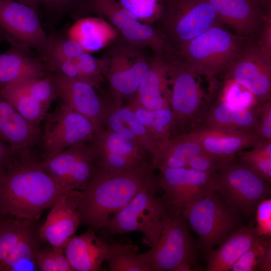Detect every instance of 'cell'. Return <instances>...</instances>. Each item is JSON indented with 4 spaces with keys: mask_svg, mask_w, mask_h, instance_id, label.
I'll use <instances>...</instances> for the list:
<instances>
[{
    "mask_svg": "<svg viewBox=\"0 0 271 271\" xmlns=\"http://www.w3.org/2000/svg\"><path fill=\"white\" fill-rule=\"evenodd\" d=\"M16 152L6 142L0 138V179L12 161Z\"/></svg>",
    "mask_w": 271,
    "mask_h": 271,
    "instance_id": "cell-46",
    "label": "cell"
},
{
    "mask_svg": "<svg viewBox=\"0 0 271 271\" xmlns=\"http://www.w3.org/2000/svg\"><path fill=\"white\" fill-rule=\"evenodd\" d=\"M80 74L81 80L99 89L104 78L99 59L85 52L73 59Z\"/></svg>",
    "mask_w": 271,
    "mask_h": 271,
    "instance_id": "cell-40",
    "label": "cell"
},
{
    "mask_svg": "<svg viewBox=\"0 0 271 271\" xmlns=\"http://www.w3.org/2000/svg\"><path fill=\"white\" fill-rule=\"evenodd\" d=\"M256 226L255 228L258 236L270 237L271 235V199L265 198L260 201L256 208Z\"/></svg>",
    "mask_w": 271,
    "mask_h": 271,
    "instance_id": "cell-43",
    "label": "cell"
},
{
    "mask_svg": "<svg viewBox=\"0 0 271 271\" xmlns=\"http://www.w3.org/2000/svg\"><path fill=\"white\" fill-rule=\"evenodd\" d=\"M150 165L120 172L96 166L86 188L81 192L78 205L80 224L88 228H104L112 216L139 192L156 181Z\"/></svg>",
    "mask_w": 271,
    "mask_h": 271,
    "instance_id": "cell-2",
    "label": "cell"
},
{
    "mask_svg": "<svg viewBox=\"0 0 271 271\" xmlns=\"http://www.w3.org/2000/svg\"><path fill=\"white\" fill-rule=\"evenodd\" d=\"M0 40L29 53L35 49L42 55L48 36L41 25L37 10L15 0H0Z\"/></svg>",
    "mask_w": 271,
    "mask_h": 271,
    "instance_id": "cell-14",
    "label": "cell"
},
{
    "mask_svg": "<svg viewBox=\"0 0 271 271\" xmlns=\"http://www.w3.org/2000/svg\"><path fill=\"white\" fill-rule=\"evenodd\" d=\"M13 85L49 108L58 93L51 73L47 76L29 79Z\"/></svg>",
    "mask_w": 271,
    "mask_h": 271,
    "instance_id": "cell-37",
    "label": "cell"
},
{
    "mask_svg": "<svg viewBox=\"0 0 271 271\" xmlns=\"http://www.w3.org/2000/svg\"><path fill=\"white\" fill-rule=\"evenodd\" d=\"M158 187L156 179L115 213L104 228L111 234L140 232L143 243L154 247L160 237L162 219L168 208L164 197H156Z\"/></svg>",
    "mask_w": 271,
    "mask_h": 271,
    "instance_id": "cell-6",
    "label": "cell"
},
{
    "mask_svg": "<svg viewBox=\"0 0 271 271\" xmlns=\"http://www.w3.org/2000/svg\"><path fill=\"white\" fill-rule=\"evenodd\" d=\"M96 157V166L114 172L130 171L150 165L148 153L134 142L102 128L90 142Z\"/></svg>",
    "mask_w": 271,
    "mask_h": 271,
    "instance_id": "cell-17",
    "label": "cell"
},
{
    "mask_svg": "<svg viewBox=\"0 0 271 271\" xmlns=\"http://www.w3.org/2000/svg\"><path fill=\"white\" fill-rule=\"evenodd\" d=\"M206 99L207 107H203L200 119L196 126L256 134L258 103L250 109L235 110L227 106L218 97L213 100L207 96Z\"/></svg>",
    "mask_w": 271,
    "mask_h": 271,
    "instance_id": "cell-25",
    "label": "cell"
},
{
    "mask_svg": "<svg viewBox=\"0 0 271 271\" xmlns=\"http://www.w3.org/2000/svg\"><path fill=\"white\" fill-rule=\"evenodd\" d=\"M13 46L0 54V88L50 73L42 58Z\"/></svg>",
    "mask_w": 271,
    "mask_h": 271,
    "instance_id": "cell-26",
    "label": "cell"
},
{
    "mask_svg": "<svg viewBox=\"0 0 271 271\" xmlns=\"http://www.w3.org/2000/svg\"><path fill=\"white\" fill-rule=\"evenodd\" d=\"M0 96L29 122L39 126L43 121L48 107L13 85L0 88Z\"/></svg>",
    "mask_w": 271,
    "mask_h": 271,
    "instance_id": "cell-32",
    "label": "cell"
},
{
    "mask_svg": "<svg viewBox=\"0 0 271 271\" xmlns=\"http://www.w3.org/2000/svg\"><path fill=\"white\" fill-rule=\"evenodd\" d=\"M234 160L217 157L203 151L188 161L187 168L214 174L223 170Z\"/></svg>",
    "mask_w": 271,
    "mask_h": 271,
    "instance_id": "cell-42",
    "label": "cell"
},
{
    "mask_svg": "<svg viewBox=\"0 0 271 271\" xmlns=\"http://www.w3.org/2000/svg\"><path fill=\"white\" fill-rule=\"evenodd\" d=\"M221 22L235 34L256 40L270 21V2L261 0H208Z\"/></svg>",
    "mask_w": 271,
    "mask_h": 271,
    "instance_id": "cell-19",
    "label": "cell"
},
{
    "mask_svg": "<svg viewBox=\"0 0 271 271\" xmlns=\"http://www.w3.org/2000/svg\"><path fill=\"white\" fill-rule=\"evenodd\" d=\"M78 0H42L43 4L50 10L63 13L76 9Z\"/></svg>",
    "mask_w": 271,
    "mask_h": 271,
    "instance_id": "cell-45",
    "label": "cell"
},
{
    "mask_svg": "<svg viewBox=\"0 0 271 271\" xmlns=\"http://www.w3.org/2000/svg\"><path fill=\"white\" fill-rule=\"evenodd\" d=\"M76 9L80 14L98 15L115 27L124 39L151 49L157 56L165 58L174 51L155 27L140 22L116 0H79Z\"/></svg>",
    "mask_w": 271,
    "mask_h": 271,
    "instance_id": "cell-8",
    "label": "cell"
},
{
    "mask_svg": "<svg viewBox=\"0 0 271 271\" xmlns=\"http://www.w3.org/2000/svg\"><path fill=\"white\" fill-rule=\"evenodd\" d=\"M133 244L115 243L106 259L110 271H152L146 252L138 253Z\"/></svg>",
    "mask_w": 271,
    "mask_h": 271,
    "instance_id": "cell-33",
    "label": "cell"
},
{
    "mask_svg": "<svg viewBox=\"0 0 271 271\" xmlns=\"http://www.w3.org/2000/svg\"><path fill=\"white\" fill-rule=\"evenodd\" d=\"M113 244L104 241L90 228L84 233L72 236L63 248L73 271H97L106 261Z\"/></svg>",
    "mask_w": 271,
    "mask_h": 271,
    "instance_id": "cell-24",
    "label": "cell"
},
{
    "mask_svg": "<svg viewBox=\"0 0 271 271\" xmlns=\"http://www.w3.org/2000/svg\"><path fill=\"white\" fill-rule=\"evenodd\" d=\"M270 56L256 40H249L225 71V80H233L245 87L258 103L271 99Z\"/></svg>",
    "mask_w": 271,
    "mask_h": 271,
    "instance_id": "cell-16",
    "label": "cell"
},
{
    "mask_svg": "<svg viewBox=\"0 0 271 271\" xmlns=\"http://www.w3.org/2000/svg\"><path fill=\"white\" fill-rule=\"evenodd\" d=\"M256 134L271 141V99L258 103V115Z\"/></svg>",
    "mask_w": 271,
    "mask_h": 271,
    "instance_id": "cell-44",
    "label": "cell"
},
{
    "mask_svg": "<svg viewBox=\"0 0 271 271\" xmlns=\"http://www.w3.org/2000/svg\"><path fill=\"white\" fill-rule=\"evenodd\" d=\"M261 1L266 2H270V0H261Z\"/></svg>",
    "mask_w": 271,
    "mask_h": 271,
    "instance_id": "cell-51",
    "label": "cell"
},
{
    "mask_svg": "<svg viewBox=\"0 0 271 271\" xmlns=\"http://www.w3.org/2000/svg\"><path fill=\"white\" fill-rule=\"evenodd\" d=\"M221 23L208 0H163L153 26L175 50Z\"/></svg>",
    "mask_w": 271,
    "mask_h": 271,
    "instance_id": "cell-5",
    "label": "cell"
},
{
    "mask_svg": "<svg viewBox=\"0 0 271 271\" xmlns=\"http://www.w3.org/2000/svg\"><path fill=\"white\" fill-rule=\"evenodd\" d=\"M181 211L206 248L220 244L239 226L238 212L216 191L209 192Z\"/></svg>",
    "mask_w": 271,
    "mask_h": 271,
    "instance_id": "cell-9",
    "label": "cell"
},
{
    "mask_svg": "<svg viewBox=\"0 0 271 271\" xmlns=\"http://www.w3.org/2000/svg\"><path fill=\"white\" fill-rule=\"evenodd\" d=\"M240 160L267 183L271 181V141L261 139L248 151L238 153Z\"/></svg>",
    "mask_w": 271,
    "mask_h": 271,
    "instance_id": "cell-34",
    "label": "cell"
},
{
    "mask_svg": "<svg viewBox=\"0 0 271 271\" xmlns=\"http://www.w3.org/2000/svg\"><path fill=\"white\" fill-rule=\"evenodd\" d=\"M270 243V237L265 239L259 237L257 241L232 265L230 270H257L262 260L266 248Z\"/></svg>",
    "mask_w": 271,
    "mask_h": 271,
    "instance_id": "cell-41",
    "label": "cell"
},
{
    "mask_svg": "<svg viewBox=\"0 0 271 271\" xmlns=\"http://www.w3.org/2000/svg\"><path fill=\"white\" fill-rule=\"evenodd\" d=\"M51 74L63 102L88 118L94 132L105 128L106 103L100 98L95 87L82 81Z\"/></svg>",
    "mask_w": 271,
    "mask_h": 271,
    "instance_id": "cell-21",
    "label": "cell"
},
{
    "mask_svg": "<svg viewBox=\"0 0 271 271\" xmlns=\"http://www.w3.org/2000/svg\"><path fill=\"white\" fill-rule=\"evenodd\" d=\"M145 127L158 147L175 134V121L170 107L151 110L131 104H126Z\"/></svg>",
    "mask_w": 271,
    "mask_h": 271,
    "instance_id": "cell-31",
    "label": "cell"
},
{
    "mask_svg": "<svg viewBox=\"0 0 271 271\" xmlns=\"http://www.w3.org/2000/svg\"><path fill=\"white\" fill-rule=\"evenodd\" d=\"M185 220L181 210L168 205L158 242L146 252L152 271H176L193 263L194 247Z\"/></svg>",
    "mask_w": 271,
    "mask_h": 271,
    "instance_id": "cell-10",
    "label": "cell"
},
{
    "mask_svg": "<svg viewBox=\"0 0 271 271\" xmlns=\"http://www.w3.org/2000/svg\"><path fill=\"white\" fill-rule=\"evenodd\" d=\"M216 191L238 212L249 215L267 198L269 188L264 180L245 164L234 160L215 174Z\"/></svg>",
    "mask_w": 271,
    "mask_h": 271,
    "instance_id": "cell-12",
    "label": "cell"
},
{
    "mask_svg": "<svg viewBox=\"0 0 271 271\" xmlns=\"http://www.w3.org/2000/svg\"><path fill=\"white\" fill-rule=\"evenodd\" d=\"M119 35L115 27L99 17L80 18L68 31V37L88 53L107 47Z\"/></svg>",
    "mask_w": 271,
    "mask_h": 271,
    "instance_id": "cell-29",
    "label": "cell"
},
{
    "mask_svg": "<svg viewBox=\"0 0 271 271\" xmlns=\"http://www.w3.org/2000/svg\"><path fill=\"white\" fill-rule=\"evenodd\" d=\"M188 133L206 153L231 159H234V156L242 150L254 147L262 139L254 134L203 125H197Z\"/></svg>",
    "mask_w": 271,
    "mask_h": 271,
    "instance_id": "cell-23",
    "label": "cell"
},
{
    "mask_svg": "<svg viewBox=\"0 0 271 271\" xmlns=\"http://www.w3.org/2000/svg\"><path fill=\"white\" fill-rule=\"evenodd\" d=\"M203 151L189 133L177 135L158 147L150 166L153 171L165 168H187L188 161Z\"/></svg>",
    "mask_w": 271,
    "mask_h": 271,
    "instance_id": "cell-30",
    "label": "cell"
},
{
    "mask_svg": "<svg viewBox=\"0 0 271 271\" xmlns=\"http://www.w3.org/2000/svg\"><path fill=\"white\" fill-rule=\"evenodd\" d=\"M147 49L119 35L99 59L114 104H123L125 99L129 100L135 95L150 64L152 56Z\"/></svg>",
    "mask_w": 271,
    "mask_h": 271,
    "instance_id": "cell-4",
    "label": "cell"
},
{
    "mask_svg": "<svg viewBox=\"0 0 271 271\" xmlns=\"http://www.w3.org/2000/svg\"><path fill=\"white\" fill-rule=\"evenodd\" d=\"M36 262L38 268L42 271H73L63 249L50 244L41 247L36 255Z\"/></svg>",
    "mask_w": 271,
    "mask_h": 271,
    "instance_id": "cell-39",
    "label": "cell"
},
{
    "mask_svg": "<svg viewBox=\"0 0 271 271\" xmlns=\"http://www.w3.org/2000/svg\"><path fill=\"white\" fill-rule=\"evenodd\" d=\"M45 171L60 185L69 190H85L96 166V157L90 142L73 146L42 160Z\"/></svg>",
    "mask_w": 271,
    "mask_h": 271,
    "instance_id": "cell-15",
    "label": "cell"
},
{
    "mask_svg": "<svg viewBox=\"0 0 271 271\" xmlns=\"http://www.w3.org/2000/svg\"><path fill=\"white\" fill-rule=\"evenodd\" d=\"M6 216L0 213V223L3 220H4L6 218Z\"/></svg>",
    "mask_w": 271,
    "mask_h": 271,
    "instance_id": "cell-49",
    "label": "cell"
},
{
    "mask_svg": "<svg viewBox=\"0 0 271 271\" xmlns=\"http://www.w3.org/2000/svg\"><path fill=\"white\" fill-rule=\"evenodd\" d=\"M36 220L6 218L0 223V271H20L35 262L42 241Z\"/></svg>",
    "mask_w": 271,
    "mask_h": 271,
    "instance_id": "cell-11",
    "label": "cell"
},
{
    "mask_svg": "<svg viewBox=\"0 0 271 271\" xmlns=\"http://www.w3.org/2000/svg\"><path fill=\"white\" fill-rule=\"evenodd\" d=\"M32 148L17 151L0 179V213L37 221L45 209L73 190L62 187L45 171Z\"/></svg>",
    "mask_w": 271,
    "mask_h": 271,
    "instance_id": "cell-1",
    "label": "cell"
},
{
    "mask_svg": "<svg viewBox=\"0 0 271 271\" xmlns=\"http://www.w3.org/2000/svg\"><path fill=\"white\" fill-rule=\"evenodd\" d=\"M85 51L77 42L68 36H48V42L42 59L46 65L55 62L73 60Z\"/></svg>",
    "mask_w": 271,
    "mask_h": 271,
    "instance_id": "cell-35",
    "label": "cell"
},
{
    "mask_svg": "<svg viewBox=\"0 0 271 271\" xmlns=\"http://www.w3.org/2000/svg\"><path fill=\"white\" fill-rule=\"evenodd\" d=\"M40 142L42 160L80 144L90 142L94 128L90 120L64 102L46 114Z\"/></svg>",
    "mask_w": 271,
    "mask_h": 271,
    "instance_id": "cell-13",
    "label": "cell"
},
{
    "mask_svg": "<svg viewBox=\"0 0 271 271\" xmlns=\"http://www.w3.org/2000/svg\"><path fill=\"white\" fill-rule=\"evenodd\" d=\"M257 270H271V243L268 245L262 260L257 268Z\"/></svg>",
    "mask_w": 271,
    "mask_h": 271,
    "instance_id": "cell-47",
    "label": "cell"
},
{
    "mask_svg": "<svg viewBox=\"0 0 271 271\" xmlns=\"http://www.w3.org/2000/svg\"><path fill=\"white\" fill-rule=\"evenodd\" d=\"M171 90L170 107L175 121V134L189 132L199 122L204 94L199 74L175 51L166 59Z\"/></svg>",
    "mask_w": 271,
    "mask_h": 271,
    "instance_id": "cell-7",
    "label": "cell"
},
{
    "mask_svg": "<svg viewBox=\"0 0 271 271\" xmlns=\"http://www.w3.org/2000/svg\"><path fill=\"white\" fill-rule=\"evenodd\" d=\"M252 225L236 229L207 257V271L230 270L232 265L258 240Z\"/></svg>",
    "mask_w": 271,
    "mask_h": 271,
    "instance_id": "cell-28",
    "label": "cell"
},
{
    "mask_svg": "<svg viewBox=\"0 0 271 271\" xmlns=\"http://www.w3.org/2000/svg\"><path fill=\"white\" fill-rule=\"evenodd\" d=\"M81 195V191L73 190L58 199L51 208L45 222L39 228L43 242L63 249L73 236L80 224L78 205Z\"/></svg>",
    "mask_w": 271,
    "mask_h": 271,
    "instance_id": "cell-20",
    "label": "cell"
},
{
    "mask_svg": "<svg viewBox=\"0 0 271 271\" xmlns=\"http://www.w3.org/2000/svg\"><path fill=\"white\" fill-rule=\"evenodd\" d=\"M171 90L166 59L154 54L135 95L128 104L151 110L170 107Z\"/></svg>",
    "mask_w": 271,
    "mask_h": 271,
    "instance_id": "cell-22",
    "label": "cell"
},
{
    "mask_svg": "<svg viewBox=\"0 0 271 271\" xmlns=\"http://www.w3.org/2000/svg\"><path fill=\"white\" fill-rule=\"evenodd\" d=\"M15 1L24 3L28 5L27 0H15Z\"/></svg>",
    "mask_w": 271,
    "mask_h": 271,
    "instance_id": "cell-50",
    "label": "cell"
},
{
    "mask_svg": "<svg viewBox=\"0 0 271 271\" xmlns=\"http://www.w3.org/2000/svg\"><path fill=\"white\" fill-rule=\"evenodd\" d=\"M218 97L227 106L235 110L250 109L258 103L247 88L230 79L225 80Z\"/></svg>",
    "mask_w": 271,
    "mask_h": 271,
    "instance_id": "cell-36",
    "label": "cell"
},
{
    "mask_svg": "<svg viewBox=\"0 0 271 271\" xmlns=\"http://www.w3.org/2000/svg\"><path fill=\"white\" fill-rule=\"evenodd\" d=\"M28 5L38 10L40 5L42 4V0H27Z\"/></svg>",
    "mask_w": 271,
    "mask_h": 271,
    "instance_id": "cell-48",
    "label": "cell"
},
{
    "mask_svg": "<svg viewBox=\"0 0 271 271\" xmlns=\"http://www.w3.org/2000/svg\"><path fill=\"white\" fill-rule=\"evenodd\" d=\"M249 41L219 24L175 50L209 82L216 79L215 75L226 71Z\"/></svg>",
    "mask_w": 271,
    "mask_h": 271,
    "instance_id": "cell-3",
    "label": "cell"
},
{
    "mask_svg": "<svg viewBox=\"0 0 271 271\" xmlns=\"http://www.w3.org/2000/svg\"><path fill=\"white\" fill-rule=\"evenodd\" d=\"M163 0H119L141 23L153 26L161 18Z\"/></svg>",
    "mask_w": 271,
    "mask_h": 271,
    "instance_id": "cell-38",
    "label": "cell"
},
{
    "mask_svg": "<svg viewBox=\"0 0 271 271\" xmlns=\"http://www.w3.org/2000/svg\"><path fill=\"white\" fill-rule=\"evenodd\" d=\"M157 177L158 187L165 192L167 204L178 210L202 198L211 191H216L215 174L189 168H162Z\"/></svg>",
    "mask_w": 271,
    "mask_h": 271,
    "instance_id": "cell-18",
    "label": "cell"
},
{
    "mask_svg": "<svg viewBox=\"0 0 271 271\" xmlns=\"http://www.w3.org/2000/svg\"><path fill=\"white\" fill-rule=\"evenodd\" d=\"M104 127L138 144L151 156L157 151V145L127 105L106 103Z\"/></svg>",
    "mask_w": 271,
    "mask_h": 271,
    "instance_id": "cell-27",
    "label": "cell"
}]
</instances>
